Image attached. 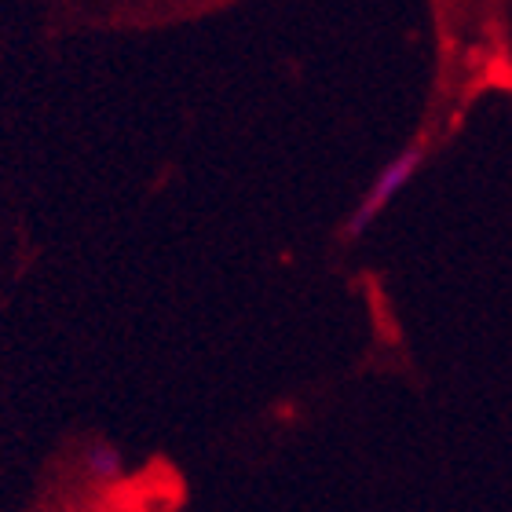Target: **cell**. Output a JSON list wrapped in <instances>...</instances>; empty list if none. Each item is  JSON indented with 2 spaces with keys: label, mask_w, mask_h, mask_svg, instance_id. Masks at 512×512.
I'll use <instances>...</instances> for the list:
<instances>
[{
  "label": "cell",
  "mask_w": 512,
  "mask_h": 512,
  "mask_svg": "<svg viewBox=\"0 0 512 512\" xmlns=\"http://www.w3.org/2000/svg\"><path fill=\"white\" fill-rule=\"evenodd\" d=\"M421 161H425V147L421 143H414V147H406L403 154H395L388 165H384L381 172L374 176V183L366 187V198L359 202V209L352 213V220H348V238H359L366 231V227L374 224L377 216L392 205V198L399 191H403L406 183H410V176H414L417 169H421Z\"/></svg>",
  "instance_id": "obj_1"
},
{
  "label": "cell",
  "mask_w": 512,
  "mask_h": 512,
  "mask_svg": "<svg viewBox=\"0 0 512 512\" xmlns=\"http://www.w3.org/2000/svg\"><path fill=\"white\" fill-rule=\"evenodd\" d=\"M81 469L88 472V480H96V483L121 480V454H118V447H110V443H92V447L81 454Z\"/></svg>",
  "instance_id": "obj_2"
}]
</instances>
